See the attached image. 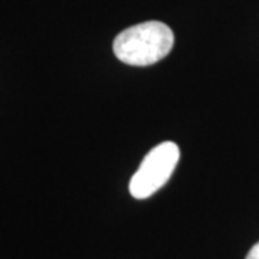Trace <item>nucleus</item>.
I'll use <instances>...</instances> for the list:
<instances>
[{"mask_svg": "<svg viewBox=\"0 0 259 259\" xmlns=\"http://www.w3.org/2000/svg\"><path fill=\"white\" fill-rule=\"evenodd\" d=\"M175 45L171 29L151 20L124 29L114 40V55L124 64L148 66L166 58Z\"/></svg>", "mask_w": 259, "mask_h": 259, "instance_id": "obj_1", "label": "nucleus"}, {"mask_svg": "<svg viewBox=\"0 0 259 259\" xmlns=\"http://www.w3.org/2000/svg\"><path fill=\"white\" fill-rule=\"evenodd\" d=\"M246 259H259V242L250 248L248 255H246Z\"/></svg>", "mask_w": 259, "mask_h": 259, "instance_id": "obj_3", "label": "nucleus"}, {"mask_svg": "<svg viewBox=\"0 0 259 259\" xmlns=\"http://www.w3.org/2000/svg\"><path fill=\"white\" fill-rule=\"evenodd\" d=\"M180 158L176 143L164 141L150 150L139 170L131 177L130 193L134 199H147L168 182Z\"/></svg>", "mask_w": 259, "mask_h": 259, "instance_id": "obj_2", "label": "nucleus"}]
</instances>
